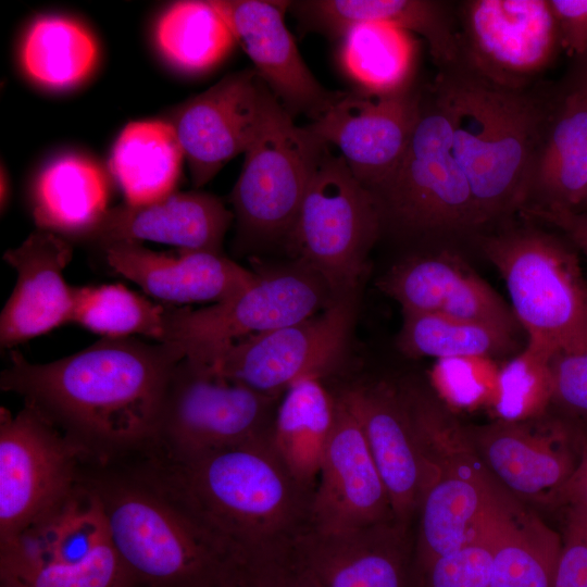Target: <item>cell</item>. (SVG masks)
Here are the masks:
<instances>
[{
	"mask_svg": "<svg viewBox=\"0 0 587 587\" xmlns=\"http://www.w3.org/2000/svg\"><path fill=\"white\" fill-rule=\"evenodd\" d=\"M184 358L175 345L134 337L101 338L47 363L13 351L0 388L54 425L86 463L105 465L153 442L168 379Z\"/></svg>",
	"mask_w": 587,
	"mask_h": 587,
	"instance_id": "1",
	"label": "cell"
},
{
	"mask_svg": "<svg viewBox=\"0 0 587 587\" xmlns=\"http://www.w3.org/2000/svg\"><path fill=\"white\" fill-rule=\"evenodd\" d=\"M270 436L187 460L141 451L125 461L179 505L227 557L296 539L311 525L314 490L290 474Z\"/></svg>",
	"mask_w": 587,
	"mask_h": 587,
	"instance_id": "2",
	"label": "cell"
},
{
	"mask_svg": "<svg viewBox=\"0 0 587 587\" xmlns=\"http://www.w3.org/2000/svg\"><path fill=\"white\" fill-rule=\"evenodd\" d=\"M453 112V153L470 183L480 227L528 203L557 85L504 89L461 71L438 72Z\"/></svg>",
	"mask_w": 587,
	"mask_h": 587,
	"instance_id": "3",
	"label": "cell"
},
{
	"mask_svg": "<svg viewBox=\"0 0 587 587\" xmlns=\"http://www.w3.org/2000/svg\"><path fill=\"white\" fill-rule=\"evenodd\" d=\"M110 540L136 587H224L226 557L188 514L126 461L85 463Z\"/></svg>",
	"mask_w": 587,
	"mask_h": 587,
	"instance_id": "4",
	"label": "cell"
},
{
	"mask_svg": "<svg viewBox=\"0 0 587 587\" xmlns=\"http://www.w3.org/2000/svg\"><path fill=\"white\" fill-rule=\"evenodd\" d=\"M404 395L423 450L437 469L417 513V578L433 561L479 533L501 486L480 460L466 426L450 409L421 389H404Z\"/></svg>",
	"mask_w": 587,
	"mask_h": 587,
	"instance_id": "5",
	"label": "cell"
},
{
	"mask_svg": "<svg viewBox=\"0 0 587 587\" xmlns=\"http://www.w3.org/2000/svg\"><path fill=\"white\" fill-rule=\"evenodd\" d=\"M382 220L421 235L467 234L482 227L470 183L453 153V112L435 79L422 88L405 153L374 193Z\"/></svg>",
	"mask_w": 587,
	"mask_h": 587,
	"instance_id": "6",
	"label": "cell"
},
{
	"mask_svg": "<svg viewBox=\"0 0 587 587\" xmlns=\"http://www.w3.org/2000/svg\"><path fill=\"white\" fill-rule=\"evenodd\" d=\"M478 242L528 340L553 353L587 345V278L567 243L535 226L480 235Z\"/></svg>",
	"mask_w": 587,
	"mask_h": 587,
	"instance_id": "7",
	"label": "cell"
},
{
	"mask_svg": "<svg viewBox=\"0 0 587 587\" xmlns=\"http://www.w3.org/2000/svg\"><path fill=\"white\" fill-rule=\"evenodd\" d=\"M383 224L374 195L325 145L287 242L335 298L357 292Z\"/></svg>",
	"mask_w": 587,
	"mask_h": 587,
	"instance_id": "8",
	"label": "cell"
},
{
	"mask_svg": "<svg viewBox=\"0 0 587 587\" xmlns=\"http://www.w3.org/2000/svg\"><path fill=\"white\" fill-rule=\"evenodd\" d=\"M279 399L184 358L168 379L155 438L142 451L187 460L267 437Z\"/></svg>",
	"mask_w": 587,
	"mask_h": 587,
	"instance_id": "9",
	"label": "cell"
},
{
	"mask_svg": "<svg viewBox=\"0 0 587 587\" xmlns=\"http://www.w3.org/2000/svg\"><path fill=\"white\" fill-rule=\"evenodd\" d=\"M335 299L326 283L297 261L258 273L253 284L222 302L201 309L168 304L164 342L208 365L233 344L312 316Z\"/></svg>",
	"mask_w": 587,
	"mask_h": 587,
	"instance_id": "10",
	"label": "cell"
},
{
	"mask_svg": "<svg viewBox=\"0 0 587 587\" xmlns=\"http://www.w3.org/2000/svg\"><path fill=\"white\" fill-rule=\"evenodd\" d=\"M84 458L48 420L25 405L0 410V545L49 519L82 488Z\"/></svg>",
	"mask_w": 587,
	"mask_h": 587,
	"instance_id": "11",
	"label": "cell"
},
{
	"mask_svg": "<svg viewBox=\"0 0 587 587\" xmlns=\"http://www.w3.org/2000/svg\"><path fill=\"white\" fill-rule=\"evenodd\" d=\"M461 71L504 89H526L563 50L549 0L455 2Z\"/></svg>",
	"mask_w": 587,
	"mask_h": 587,
	"instance_id": "12",
	"label": "cell"
},
{
	"mask_svg": "<svg viewBox=\"0 0 587 587\" xmlns=\"http://www.w3.org/2000/svg\"><path fill=\"white\" fill-rule=\"evenodd\" d=\"M325 145L271 96L230 196L245 234L288 237Z\"/></svg>",
	"mask_w": 587,
	"mask_h": 587,
	"instance_id": "13",
	"label": "cell"
},
{
	"mask_svg": "<svg viewBox=\"0 0 587 587\" xmlns=\"http://www.w3.org/2000/svg\"><path fill=\"white\" fill-rule=\"evenodd\" d=\"M355 312L357 292L339 297L312 316L233 344L207 367L218 377L280 398L294 384L322 379L336 369Z\"/></svg>",
	"mask_w": 587,
	"mask_h": 587,
	"instance_id": "14",
	"label": "cell"
},
{
	"mask_svg": "<svg viewBox=\"0 0 587 587\" xmlns=\"http://www.w3.org/2000/svg\"><path fill=\"white\" fill-rule=\"evenodd\" d=\"M484 465L522 502L557 507L573 475L584 438L569 420L548 413L523 421L466 426Z\"/></svg>",
	"mask_w": 587,
	"mask_h": 587,
	"instance_id": "15",
	"label": "cell"
},
{
	"mask_svg": "<svg viewBox=\"0 0 587 587\" xmlns=\"http://www.w3.org/2000/svg\"><path fill=\"white\" fill-rule=\"evenodd\" d=\"M422 88L413 84L396 92H340L311 124L315 138L335 146L353 175L372 193L400 164L420 110Z\"/></svg>",
	"mask_w": 587,
	"mask_h": 587,
	"instance_id": "16",
	"label": "cell"
},
{
	"mask_svg": "<svg viewBox=\"0 0 587 587\" xmlns=\"http://www.w3.org/2000/svg\"><path fill=\"white\" fill-rule=\"evenodd\" d=\"M272 91L254 68L229 73L164 118L175 130L193 187L246 153L265 118Z\"/></svg>",
	"mask_w": 587,
	"mask_h": 587,
	"instance_id": "17",
	"label": "cell"
},
{
	"mask_svg": "<svg viewBox=\"0 0 587 587\" xmlns=\"http://www.w3.org/2000/svg\"><path fill=\"white\" fill-rule=\"evenodd\" d=\"M395 520L362 426L341 394L311 504V528L339 532Z\"/></svg>",
	"mask_w": 587,
	"mask_h": 587,
	"instance_id": "18",
	"label": "cell"
},
{
	"mask_svg": "<svg viewBox=\"0 0 587 587\" xmlns=\"http://www.w3.org/2000/svg\"><path fill=\"white\" fill-rule=\"evenodd\" d=\"M340 394L362 426L395 521L409 527L437 469L423 450L403 390L379 382Z\"/></svg>",
	"mask_w": 587,
	"mask_h": 587,
	"instance_id": "19",
	"label": "cell"
},
{
	"mask_svg": "<svg viewBox=\"0 0 587 587\" xmlns=\"http://www.w3.org/2000/svg\"><path fill=\"white\" fill-rule=\"evenodd\" d=\"M316 587H412L414 548L395 520L339 532L309 527L295 540Z\"/></svg>",
	"mask_w": 587,
	"mask_h": 587,
	"instance_id": "20",
	"label": "cell"
},
{
	"mask_svg": "<svg viewBox=\"0 0 587 587\" xmlns=\"http://www.w3.org/2000/svg\"><path fill=\"white\" fill-rule=\"evenodd\" d=\"M227 22L254 70L292 116H320L340 92L326 90L301 58L285 23L290 1L209 0Z\"/></svg>",
	"mask_w": 587,
	"mask_h": 587,
	"instance_id": "21",
	"label": "cell"
},
{
	"mask_svg": "<svg viewBox=\"0 0 587 587\" xmlns=\"http://www.w3.org/2000/svg\"><path fill=\"white\" fill-rule=\"evenodd\" d=\"M73 247L61 235L38 228L3 260L16 271L15 286L0 314L1 348H12L71 323L75 287L63 272Z\"/></svg>",
	"mask_w": 587,
	"mask_h": 587,
	"instance_id": "22",
	"label": "cell"
},
{
	"mask_svg": "<svg viewBox=\"0 0 587 587\" xmlns=\"http://www.w3.org/2000/svg\"><path fill=\"white\" fill-rule=\"evenodd\" d=\"M109 266L164 304L222 302L258 277L223 253L180 250L157 252L138 242L118 241L101 248Z\"/></svg>",
	"mask_w": 587,
	"mask_h": 587,
	"instance_id": "23",
	"label": "cell"
},
{
	"mask_svg": "<svg viewBox=\"0 0 587 587\" xmlns=\"http://www.w3.org/2000/svg\"><path fill=\"white\" fill-rule=\"evenodd\" d=\"M402 312L434 313L515 332L512 309L459 255L442 251L405 259L377 283Z\"/></svg>",
	"mask_w": 587,
	"mask_h": 587,
	"instance_id": "24",
	"label": "cell"
},
{
	"mask_svg": "<svg viewBox=\"0 0 587 587\" xmlns=\"http://www.w3.org/2000/svg\"><path fill=\"white\" fill-rule=\"evenodd\" d=\"M234 213L203 191L173 192L146 204L109 208L88 236L102 248L118 241H153L180 250L222 253Z\"/></svg>",
	"mask_w": 587,
	"mask_h": 587,
	"instance_id": "25",
	"label": "cell"
},
{
	"mask_svg": "<svg viewBox=\"0 0 587 587\" xmlns=\"http://www.w3.org/2000/svg\"><path fill=\"white\" fill-rule=\"evenodd\" d=\"M303 27L339 38L358 23L395 26L423 37L438 72L458 66L455 2L441 0H305L290 2Z\"/></svg>",
	"mask_w": 587,
	"mask_h": 587,
	"instance_id": "26",
	"label": "cell"
},
{
	"mask_svg": "<svg viewBox=\"0 0 587 587\" xmlns=\"http://www.w3.org/2000/svg\"><path fill=\"white\" fill-rule=\"evenodd\" d=\"M7 587H133L109 534L84 527L57 532L23 566L0 574Z\"/></svg>",
	"mask_w": 587,
	"mask_h": 587,
	"instance_id": "27",
	"label": "cell"
},
{
	"mask_svg": "<svg viewBox=\"0 0 587 587\" xmlns=\"http://www.w3.org/2000/svg\"><path fill=\"white\" fill-rule=\"evenodd\" d=\"M491 519L490 587H554L562 538L502 486Z\"/></svg>",
	"mask_w": 587,
	"mask_h": 587,
	"instance_id": "28",
	"label": "cell"
},
{
	"mask_svg": "<svg viewBox=\"0 0 587 587\" xmlns=\"http://www.w3.org/2000/svg\"><path fill=\"white\" fill-rule=\"evenodd\" d=\"M336 416V397L322 379L309 377L280 397L271 429V445L290 474L314 490Z\"/></svg>",
	"mask_w": 587,
	"mask_h": 587,
	"instance_id": "29",
	"label": "cell"
},
{
	"mask_svg": "<svg viewBox=\"0 0 587 587\" xmlns=\"http://www.w3.org/2000/svg\"><path fill=\"white\" fill-rule=\"evenodd\" d=\"M108 199L102 171L87 159L64 155L39 174L32 212L38 228L88 238L109 210Z\"/></svg>",
	"mask_w": 587,
	"mask_h": 587,
	"instance_id": "30",
	"label": "cell"
},
{
	"mask_svg": "<svg viewBox=\"0 0 587 587\" xmlns=\"http://www.w3.org/2000/svg\"><path fill=\"white\" fill-rule=\"evenodd\" d=\"M184 158L175 130L166 121L133 122L115 141L110 168L125 202L146 204L173 193Z\"/></svg>",
	"mask_w": 587,
	"mask_h": 587,
	"instance_id": "31",
	"label": "cell"
},
{
	"mask_svg": "<svg viewBox=\"0 0 587 587\" xmlns=\"http://www.w3.org/2000/svg\"><path fill=\"white\" fill-rule=\"evenodd\" d=\"M339 39L342 68L364 91L387 95L412 84L415 43L410 33L365 22L350 26Z\"/></svg>",
	"mask_w": 587,
	"mask_h": 587,
	"instance_id": "32",
	"label": "cell"
},
{
	"mask_svg": "<svg viewBox=\"0 0 587 587\" xmlns=\"http://www.w3.org/2000/svg\"><path fill=\"white\" fill-rule=\"evenodd\" d=\"M399 350L410 358H494L515 347L514 332L474 321L434 313L402 312Z\"/></svg>",
	"mask_w": 587,
	"mask_h": 587,
	"instance_id": "33",
	"label": "cell"
},
{
	"mask_svg": "<svg viewBox=\"0 0 587 587\" xmlns=\"http://www.w3.org/2000/svg\"><path fill=\"white\" fill-rule=\"evenodd\" d=\"M157 41L175 66L190 73L215 66L236 42L227 22L209 0L173 3L158 23Z\"/></svg>",
	"mask_w": 587,
	"mask_h": 587,
	"instance_id": "34",
	"label": "cell"
},
{
	"mask_svg": "<svg viewBox=\"0 0 587 587\" xmlns=\"http://www.w3.org/2000/svg\"><path fill=\"white\" fill-rule=\"evenodd\" d=\"M167 308L121 284L75 287L71 323L102 338L138 335L164 342Z\"/></svg>",
	"mask_w": 587,
	"mask_h": 587,
	"instance_id": "35",
	"label": "cell"
},
{
	"mask_svg": "<svg viewBox=\"0 0 587 587\" xmlns=\"http://www.w3.org/2000/svg\"><path fill=\"white\" fill-rule=\"evenodd\" d=\"M97 58L92 37L77 23L47 16L29 28L22 50L28 75L51 88H66L80 82Z\"/></svg>",
	"mask_w": 587,
	"mask_h": 587,
	"instance_id": "36",
	"label": "cell"
},
{
	"mask_svg": "<svg viewBox=\"0 0 587 587\" xmlns=\"http://www.w3.org/2000/svg\"><path fill=\"white\" fill-rule=\"evenodd\" d=\"M552 354L545 346L528 340L522 352L499 367L490 403L497 420L523 421L548 413L553 397Z\"/></svg>",
	"mask_w": 587,
	"mask_h": 587,
	"instance_id": "37",
	"label": "cell"
},
{
	"mask_svg": "<svg viewBox=\"0 0 587 587\" xmlns=\"http://www.w3.org/2000/svg\"><path fill=\"white\" fill-rule=\"evenodd\" d=\"M294 540L228 555L224 587H316L298 558Z\"/></svg>",
	"mask_w": 587,
	"mask_h": 587,
	"instance_id": "38",
	"label": "cell"
},
{
	"mask_svg": "<svg viewBox=\"0 0 587 587\" xmlns=\"http://www.w3.org/2000/svg\"><path fill=\"white\" fill-rule=\"evenodd\" d=\"M499 367L487 357L438 359L429 371V379L438 399L448 409L474 410L490 405Z\"/></svg>",
	"mask_w": 587,
	"mask_h": 587,
	"instance_id": "39",
	"label": "cell"
},
{
	"mask_svg": "<svg viewBox=\"0 0 587 587\" xmlns=\"http://www.w3.org/2000/svg\"><path fill=\"white\" fill-rule=\"evenodd\" d=\"M494 545L490 511L485 525L473 539L433 561L415 583L419 587H490Z\"/></svg>",
	"mask_w": 587,
	"mask_h": 587,
	"instance_id": "40",
	"label": "cell"
},
{
	"mask_svg": "<svg viewBox=\"0 0 587 587\" xmlns=\"http://www.w3.org/2000/svg\"><path fill=\"white\" fill-rule=\"evenodd\" d=\"M586 191L587 142L535 176L527 204L574 210Z\"/></svg>",
	"mask_w": 587,
	"mask_h": 587,
	"instance_id": "41",
	"label": "cell"
},
{
	"mask_svg": "<svg viewBox=\"0 0 587 587\" xmlns=\"http://www.w3.org/2000/svg\"><path fill=\"white\" fill-rule=\"evenodd\" d=\"M560 93L561 97L551 118L534 178L561 158L587 142V97L561 90Z\"/></svg>",
	"mask_w": 587,
	"mask_h": 587,
	"instance_id": "42",
	"label": "cell"
},
{
	"mask_svg": "<svg viewBox=\"0 0 587 587\" xmlns=\"http://www.w3.org/2000/svg\"><path fill=\"white\" fill-rule=\"evenodd\" d=\"M550 367L552 403L573 417L587 420V345L554 352Z\"/></svg>",
	"mask_w": 587,
	"mask_h": 587,
	"instance_id": "43",
	"label": "cell"
},
{
	"mask_svg": "<svg viewBox=\"0 0 587 587\" xmlns=\"http://www.w3.org/2000/svg\"><path fill=\"white\" fill-rule=\"evenodd\" d=\"M566 512L554 587H587V513Z\"/></svg>",
	"mask_w": 587,
	"mask_h": 587,
	"instance_id": "44",
	"label": "cell"
},
{
	"mask_svg": "<svg viewBox=\"0 0 587 587\" xmlns=\"http://www.w3.org/2000/svg\"><path fill=\"white\" fill-rule=\"evenodd\" d=\"M562 47L573 61L587 59V0H549Z\"/></svg>",
	"mask_w": 587,
	"mask_h": 587,
	"instance_id": "45",
	"label": "cell"
},
{
	"mask_svg": "<svg viewBox=\"0 0 587 587\" xmlns=\"http://www.w3.org/2000/svg\"><path fill=\"white\" fill-rule=\"evenodd\" d=\"M520 214L527 221L547 223L561 229L587 261V212L558 205L527 204Z\"/></svg>",
	"mask_w": 587,
	"mask_h": 587,
	"instance_id": "46",
	"label": "cell"
},
{
	"mask_svg": "<svg viewBox=\"0 0 587 587\" xmlns=\"http://www.w3.org/2000/svg\"><path fill=\"white\" fill-rule=\"evenodd\" d=\"M557 505L565 507L566 511L587 513V436L576 469L562 488Z\"/></svg>",
	"mask_w": 587,
	"mask_h": 587,
	"instance_id": "47",
	"label": "cell"
},
{
	"mask_svg": "<svg viewBox=\"0 0 587 587\" xmlns=\"http://www.w3.org/2000/svg\"><path fill=\"white\" fill-rule=\"evenodd\" d=\"M558 86L562 92H576L587 97V59L573 61L570 71Z\"/></svg>",
	"mask_w": 587,
	"mask_h": 587,
	"instance_id": "48",
	"label": "cell"
},
{
	"mask_svg": "<svg viewBox=\"0 0 587 587\" xmlns=\"http://www.w3.org/2000/svg\"><path fill=\"white\" fill-rule=\"evenodd\" d=\"M574 211L587 212V191L585 196L583 197L580 203L578 204L576 209H574Z\"/></svg>",
	"mask_w": 587,
	"mask_h": 587,
	"instance_id": "49",
	"label": "cell"
},
{
	"mask_svg": "<svg viewBox=\"0 0 587 587\" xmlns=\"http://www.w3.org/2000/svg\"><path fill=\"white\" fill-rule=\"evenodd\" d=\"M0 587H7V586H4V585L0 584Z\"/></svg>",
	"mask_w": 587,
	"mask_h": 587,
	"instance_id": "50",
	"label": "cell"
},
{
	"mask_svg": "<svg viewBox=\"0 0 587 587\" xmlns=\"http://www.w3.org/2000/svg\"><path fill=\"white\" fill-rule=\"evenodd\" d=\"M133 587H136V586H133Z\"/></svg>",
	"mask_w": 587,
	"mask_h": 587,
	"instance_id": "51",
	"label": "cell"
}]
</instances>
